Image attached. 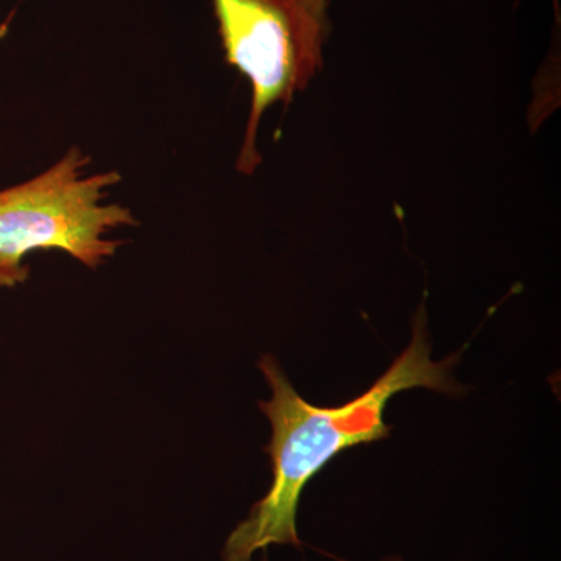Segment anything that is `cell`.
<instances>
[{
  "label": "cell",
  "instance_id": "277c9868",
  "mask_svg": "<svg viewBox=\"0 0 561 561\" xmlns=\"http://www.w3.org/2000/svg\"><path fill=\"white\" fill-rule=\"evenodd\" d=\"M305 3L317 18L330 22L328 21V5H330V0H305Z\"/></svg>",
  "mask_w": 561,
  "mask_h": 561
},
{
  "label": "cell",
  "instance_id": "7a4b0ae2",
  "mask_svg": "<svg viewBox=\"0 0 561 561\" xmlns=\"http://www.w3.org/2000/svg\"><path fill=\"white\" fill-rule=\"evenodd\" d=\"M90 158L72 147L47 171L0 191V287L28 278L33 251L60 250L95 268L121 247L110 236L136 227L130 209L108 203L117 172H88Z\"/></svg>",
  "mask_w": 561,
  "mask_h": 561
},
{
  "label": "cell",
  "instance_id": "5b68a950",
  "mask_svg": "<svg viewBox=\"0 0 561 561\" xmlns=\"http://www.w3.org/2000/svg\"><path fill=\"white\" fill-rule=\"evenodd\" d=\"M381 561H405V560L402 559V557H400V556H390V557H386V559H382Z\"/></svg>",
  "mask_w": 561,
  "mask_h": 561
},
{
  "label": "cell",
  "instance_id": "3957f363",
  "mask_svg": "<svg viewBox=\"0 0 561 561\" xmlns=\"http://www.w3.org/2000/svg\"><path fill=\"white\" fill-rule=\"evenodd\" d=\"M225 58L249 80L251 106L239 171L260 164L257 131L276 103L290 102L319 73L330 22L305 0H210Z\"/></svg>",
  "mask_w": 561,
  "mask_h": 561
},
{
  "label": "cell",
  "instance_id": "6da1fadb",
  "mask_svg": "<svg viewBox=\"0 0 561 561\" xmlns=\"http://www.w3.org/2000/svg\"><path fill=\"white\" fill-rule=\"evenodd\" d=\"M424 305L413 321L412 341L393 360L370 390L339 408L309 404L291 386L278 360L265 354L260 360L272 389V398L261 401V411L272 424L271 490L253 505L250 515L231 531L224 548V561H251L254 553L273 545L300 548L297 515L306 485L335 456L353 448L389 437L383 420L390 398L400 391L427 389L457 394L463 391L454 381L453 370L461 351L445 360H432Z\"/></svg>",
  "mask_w": 561,
  "mask_h": 561
}]
</instances>
